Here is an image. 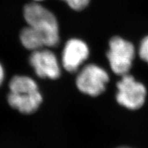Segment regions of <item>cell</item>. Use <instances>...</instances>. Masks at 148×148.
I'll return each mask as SVG.
<instances>
[{
	"label": "cell",
	"mask_w": 148,
	"mask_h": 148,
	"mask_svg": "<svg viewBox=\"0 0 148 148\" xmlns=\"http://www.w3.org/2000/svg\"><path fill=\"white\" fill-rule=\"evenodd\" d=\"M119 148H130V147H119Z\"/></svg>",
	"instance_id": "13"
},
{
	"label": "cell",
	"mask_w": 148,
	"mask_h": 148,
	"mask_svg": "<svg viewBox=\"0 0 148 148\" xmlns=\"http://www.w3.org/2000/svg\"><path fill=\"white\" fill-rule=\"evenodd\" d=\"M29 62L36 75L40 78L56 79L60 77L61 64L56 55L49 47L32 51Z\"/></svg>",
	"instance_id": "6"
},
{
	"label": "cell",
	"mask_w": 148,
	"mask_h": 148,
	"mask_svg": "<svg viewBox=\"0 0 148 148\" xmlns=\"http://www.w3.org/2000/svg\"><path fill=\"white\" fill-rule=\"evenodd\" d=\"M88 56L89 49L86 42L79 38H71L64 46L61 65L66 71L74 73L78 71Z\"/></svg>",
	"instance_id": "7"
},
{
	"label": "cell",
	"mask_w": 148,
	"mask_h": 148,
	"mask_svg": "<svg viewBox=\"0 0 148 148\" xmlns=\"http://www.w3.org/2000/svg\"><path fill=\"white\" fill-rule=\"evenodd\" d=\"M8 87V104L22 114L33 113L42 102V96L38 84L32 77L14 75L10 79Z\"/></svg>",
	"instance_id": "1"
},
{
	"label": "cell",
	"mask_w": 148,
	"mask_h": 148,
	"mask_svg": "<svg viewBox=\"0 0 148 148\" xmlns=\"http://www.w3.org/2000/svg\"><path fill=\"white\" fill-rule=\"evenodd\" d=\"M139 56L142 60H145L148 63V36L145 37L140 42Z\"/></svg>",
	"instance_id": "10"
},
{
	"label": "cell",
	"mask_w": 148,
	"mask_h": 148,
	"mask_svg": "<svg viewBox=\"0 0 148 148\" xmlns=\"http://www.w3.org/2000/svg\"><path fill=\"white\" fill-rule=\"evenodd\" d=\"M109 80L107 72L96 64L84 66L77 73L75 84L79 91L92 97L104 91Z\"/></svg>",
	"instance_id": "4"
},
{
	"label": "cell",
	"mask_w": 148,
	"mask_h": 148,
	"mask_svg": "<svg viewBox=\"0 0 148 148\" xmlns=\"http://www.w3.org/2000/svg\"><path fill=\"white\" fill-rule=\"evenodd\" d=\"M5 77V70L1 62H0V86L3 84Z\"/></svg>",
	"instance_id": "11"
},
{
	"label": "cell",
	"mask_w": 148,
	"mask_h": 148,
	"mask_svg": "<svg viewBox=\"0 0 148 148\" xmlns=\"http://www.w3.org/2000/svg\"><path fill=\"white\" fill-rule=\"evenodd\" d=\"M32 1H34V2H38V3H40V2H41V1H45V0H32Z\"/></svg>",
	"instance_id": "12"
},
{
	"label": "cell",
	"mask_w": 148,
	"mask_h": 148,
	"mask_svg": "<svg viewBox=\"0 0 148 148\" xmlns=\"http://www.w3.org/2000/svg\"><path fill=\"white\" fill-rule=\"evenodd\" d=\"M23 18L27 25L34 27L42 35L46 47L51 48L60 42V28L58 21L53 12L38 2L25 5L23 9Z\"/></svg>",
	"instance_id": "2"
},
{
	"label": "cell",
	"mask_w": 148,
	"mask_h": 148,
	"mask_svg": "<svg viewBox=\"0 0 148 148\" xmlns=\"http://www.w3.org/2000/svg\"><path fill=\"white\" fill-rule=\"evenodd\" d=\"M63 1L72 10L80 11L88 6L90 0H63Z\"/></svg>",
	"instance_id": "9"
},
{
	"label": "cell",
	"mask_w": 148,
	"mask_h": 148,
	"mask_svg": "<svg viewBox=\"0 0 148 148\" xmlns=\"http://www.w3.org/2000/svg\"><path fill=\"white\" fill-rule=\"evenodd\" d=\"M116 87L118 91L116 98L120 105L130 110H136L143 106L147 92L146 88L143 84L135 80L132 75H122Z\"/></svg>",
	"instance_id": "5"
},
{
	"label": "cell",
	"mask_w": 148,
	"mask_h": 148,
	"mask_svg": "<svg viewBox=\"0 0 148 148\" xmlns=\"http://www.w3.org/2000/svg\"><path fill=\"white\" fill-rule=\"evenodd\" d=\"M61 1H63V0H61Z\"/></svg>",
	"instance_id": "14"
},
{
	"label": "cell",
	"mask_w": 148,
	"mask_h": 148,
	"mask_svg": "<svg viewBox=\"0 0 148 148\" xmlns=\"http://www.w3.org/2000/svg\"><path fill=\"white\" fill-rule=\"evenodd\" d=\"M21 45L26 49L34 51L46 47L42 35L34 27L27 25L21 29L19 34Z\"/></svg>",
	"instance_id": "8"
},
{
	"label": "cell",
	"mask_w": 148,
	"mask_h": 148,
	"mask_svg": "<svg viewBox=\"0 0 148 148\" xmlns=\"http://www.w3.org/2000/svg\"><path fill=\"white\" fill-rule=\"evenodd\" d=\"M134 55V47L130 42L119 36L111 38L107 58L114 73L119 75L128 73Z\"/></svg>",
	"instance_id": "3"
}]
</instances>
